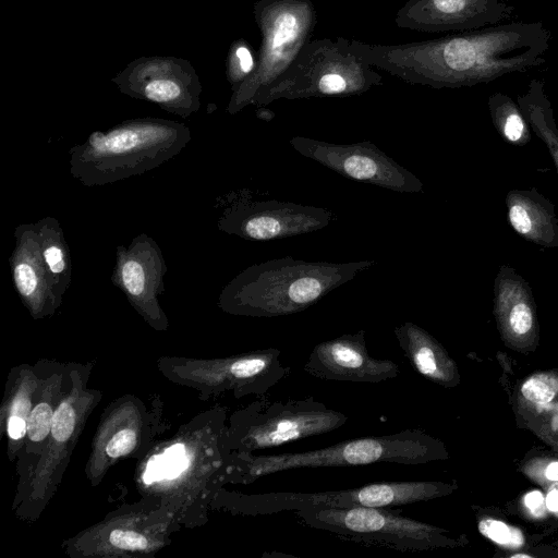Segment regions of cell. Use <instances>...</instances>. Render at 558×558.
Here are the masks:
<instances>
[{
  "label": "cell",
  "instance_id": "obj_14",
  "mask_svg": "<svg viewBox=\"0 0 558 558\" xmlns=\"http://www.w3.org/2000/svg\"><path fill=\"white\" fill-rule=\"evenodd\" d=\"M495 310L517 336L530 333L535 324L534 300L529 282L509 265H501L494 280Z\"/></svg>",
  "mask_w": 558,
  "mask_h": 558
},
{
  "label": "cell",
  "instance_id": "obj_22",
  "mask_svg": "<svg viewBox=\"0 0 558 558\" xmlns=\"http://www.w3.org/2000/svg\"><path fill=\"white\" fill-rule=\"evenodd\" d=\"M52 416L51 408L45 402L37 404L31 411L27 418V434L31 440L41 441L47 437L51 430Z\"/></svg>",
  "mask_w": 558,
  "mask_h": 558
},
{
  "label": "cell",
  "instance_id": "obj_19",
  "mask_svg": "<svg viewBox=\"0 0 558 558\" xmlns=\"http://www.w3.org/2000/svg\"><path fill=\"white\" fill-rule=\"evenodd\" d=\"M159 73L143 87L144 96L155 102L166 104L179 99L183 94L180 81L171 75Z\"/></svg>",
  "mask_w": 558,
  "mask_h": 558
},
{
  "label": "cell",
  "instance_id": "obj_3",
  "mask_svg": "<svg viewBox=\"0 0 558 558\" xmlns=\"http://www.w3.org/2000/svg\"><path fill=\"white\" fill-rule=\"evenodd\" d=\"M383 85L381 75L353 53L344 37L310 40L277 80L259 90L251 104L279 99L356 96Z\"/></svg>",
  "mask_w": 558,
  "mask_h": 558
},
{
  "label": "cell",
  "instance_id": "obj_17",
  "mask_svg": "<svg viewBox=\"0 0 558 558\" xmlns=\"http://www.w3.org/2000/svg\"><path fill=\"white\" fill-rule=\"evenodd\" d=\"M487 105L493 124L505 142L514 146L531 142V128L519 105L508 95L496 92L489 96Z\"/></svg>",
  "mask_w": 558,
  "mask_h": 558
},
{
  "label": "cell",
  "instance_id": "obj_11",
  "mask_svg": "<svg viewBox=\"0 0 558 558\" xmlns=\"http://www.w3.org/2000/svg\"><path fill=\"white\" fill-rule=\"evenodd\" d=\"M303 371L322 380L368 384H379L400 374L399 365L391 360L368 353L364 329L317 343Z\"/></svg>",
  "mask_w": 558,
  "mask_h": 558
},
{
  "label": "cell",
  "instance_id": "obj_18",
  "mask_svg": "<svg viewBox=\"0 0 558 558\" xmlns=\"http://www.w3.org/2000/svg\"><path fill=\"white\" fill-rule=\"evenodd\" d=\"M256 60L250 45L243 39L234 41L227 60V74L235 88L254 72Z\"/></svg>",
  "mask_w": 558,
  "mask_h": 558
},
{
  "label": "cell",
  "instance_id": "obj_29",
  "mask_svg": "<svg viewBox=\"0 0 558 558\" xmlns=\"http://www.w3.org/2000/svg\"><path fill=\"white\" fill-rule=\"evenodd\" d=\"M166 464H165V475L167 480H172L179 476L187 466L189 460L184 456L172 457L168 456L166 452Z\"/></svg>",
  "mask_w": 558,
  "mask_h": 558
},
{
  "label": "cell",
  "instance_id": "obj_8",
  "mask_svg": "<svg viewBox=\"0 0 558 558\" xmlns=\"http://www.w3.org/2000/svg\"><path fill=\"white\" fill-rule=\"evenodd\" d=\"M445 489V485L432 481L380 482L340 490L267 493L247 498V507L253 514H275L306 507L390 509L433 499Z\"/></svg>",
  "mask_w": 558,
  "mask_h": 558
},
{
  "label": "cell",
  "instance_id": "obj_26",
  "mask_svg": "<svg viewBox=\"0 0 558 558\" xmlns=\"http://www.w3.org/2000/svg\"><path fill=\"white\" fill-rule=\"evenodd\" d=\"M136 445L134 430L125 428L118 432L107 444L106 452L111 458L124 456L133 450Z\"/></svg>",
  "mask_w": 558,
  "mask_h": 558
},
{
  "label": "cell",
  "instance_id": "obj_4",
  "mask_svg": "<svg viewBox=\"0 0 558 558\" xmlns=\"http://www.w3.org/2000/svg\"><path fill=\"white\" fill-rule=\"evenodd\" d=\"M441 457L440 446L420 429L349 439L320 449L277 454L250 456L243 460L246 480L303 468H338L377 462L415 465Z\"/></svg>",
  "mask_w": 558,
  "mask_h": 558
},
{
  "label": "cell",
  "instance_id": "obj_32",
  "mask_svg": "<svg viewBox=\"0 0 558 558\" xmlns=\"http://www.w3.org/2000/svg\"><path fill=\"white\" fill-rule=\"evenodd\" d=\"M26 430H27V425H26L25 420L22 416H20L17 414H12L9 417L8 433L12 439L22 438L25 435Z\"/></svg>",
  "mask_w": 558,
  "mask_h": 558
},
{
  "label": "cell",
  "instance_id": "obj_1",
  "mask_svg": "<svg viewBox=\"0 0 558 558\" xmlns=\"http://www.w3.org/2000/svg\"><path fill=\"white\" fill-rule=\"evenodd\" d=\"M551 33L543 22H512L395 45L349 39L355 56L409 84L471 87L546 62Z\"/></svg>",
  "mask_w": 558,
  "mask_h": 558
},
{
  "label": "cell",
  "instance_id": "obj_13",
  "mask_svg": "<svg viewBox=\"0 0 558 558\" xmlns=\"http://www.w3.org/2000/svg\"><path fill=\"white\" fill-rule=\"evenodd\" d=\"M506 207L509 225L520 236L544 248L558 247L555 205L536 187L510 190Z\"/></svg>",
  "mask_w": 558,
  "mask_h": 558
},
{
  "label": "cell",
  "instance_id": "obj_30",
  "mask_svg": "<svg viewBox=\"0 0 558 558\" xmlns=\"http://www.w3.org/2000/svg\"><path fill=\"white\" fill-rule=\"evenodd\" d=\"M44 257L46 259V263L49 266V269L54 272L59 274L64 268V262H63V255L59 247L57 246H50L46 248L44 252Z\"/></svg>",
  "mask_w": 558,
  "mask_h": 558
},
{
  "label": "cell",
  "instance_id": "obj_15",
  "mask_svg": "<svg viewBox=\"0 0 558 558\" xmlns=\"http://www.w3.org/2000/svg\"><path fill=\"white\" fill-rule=\"evenodd\" d=\"M397 342L412 368L424 378L447 384L452 366L436 339L418 325L405 322L393 329Z\"/></svg>",
  "mask_w": 558,
  "mask_h": 558
},
{
  "label": "cell",
  "instance_id": "obj_21",
  "mask_svg": "<svg viewBox=\"0 0 558 558\" xmlns=\"http://www.w3.org/2000/svg\"><path fill=\"white\" fill-rule=\"evenodd\" d=\"M480 532L493 542L510 548L520 547L524 537L520 530L511 527L499 520L484 519L478 523Z\"/></svg>",
  "mask_w": 558,
  "mask_h": 558
},
{
  "label": "cell",
  "instance_id": "obj_12",
  "mask_svg": "<svg viewBox=\"0 0 558 558\" xmlns=\"http://www.w3.org/2000/svg\"><path fill=\"white\" fill-rule=\"evenodd\" d=\"M335 220L336 214L325 208L270 199L243 208L234 220V232L269 241L318 231Z\"/></svg>",
  "mask_w": 558,
  "mask_h": 558
},
{
  "label": "cell",
  "instance_id": "obj_9",
  "mask_svg": "<svg viewBox=\"0 0 558 558\" xmlns=\"http://www.w3.org/2000/svg\"><path fill=\"white\" fill-rule=\"evenodd\" d=\"M302 156L354 181L400 193L423 192V182L372 142L335 144L304 136L290 140Z\"/></svg>",
  "mask_w": 558,
  "mask_h": 558
},
{
  "label": "cell",
  "instance_id": "obj_24",
  "mask_svg": "<svg viewBox=\"0 0 558 558\" xmlns=\"http://www.w3.org/2000/svg\"><path fill=\"white\" fill-rule=\"evenodd\" d=\"M111 545L128 550H143L148 546V541L145 536L134 531L129 530H113L109 535Z\"/></svg>",
  "mask_w": 558,
  "mask_h": 558
},
{
  "label": "cell",
  "instance_id": "obj_36",
  "mask_svg": "<svg viewBox=\"0 0 558 558\" xmlns=\"http://www.w3.org/2000/svg\"><path fill=\"white\" fill-rule=\"evenodd\" d=\"M518 557H524V558H530V555H525V554H515L512 556V558H518Z\"/></svg>",
  "mask_w": 558,
  "mask_h": 558
},
{
  "label": "cell",
  "instance_id": "obj_10",
  "mask_svg": "<svg viewBox=\"0 0 558 558\" xmlns=\"http://www.w3.org/2000/svg\"><path fill=\"white\" fill-rule=\"evenodd\" d=\"M513 12L509 0H408L395 22L424 33L465 32L500 24Z\"/></svg>",
  "mask_w": 558,
  "mask_h": 558
},
{
  "label": "cell",
  "instance_id": "obj_7",
  "mask_svg": "<svg viewBox=\"0 0 558 558\" xmlns=\"http://www.w3.org/2000/svg\"><path fill=\"white\" fill-rule=\"evenodd\" d=\"M348 416L314 398L256 402L241 423L246 450L277 447L341 427Z\"/></svg>",
  "mask_w": 558,
  "mask_h": 558
},
{
  "label": "cell",
  "instance_id": "obj_28",
  "mask_svg": "<svg viewBox=\"0 0 558 558\" xmlns=\"http://www.w3.org/2000/svg\"><path fill=\"white\" fill-rule=\"evenodd\" d=\"M165 453L156 454L151 457L147 463L146 470L143 474V481L145 484H151L156 481L166 478L165 475Z\"/></svg>",
  "mask_w": 558,
  "mask_h": 558
},
{
  "label": "cell",
  "instance_id": "obj_35",
  "mask_svg": "<svg viewBox=\"0 0 558 558\" xmlns=\"http://www.w3.org/2000/svg\"><path fill=\"white\" fill-rule=\"evenodd\" d=\"M256 116L260 120L269 122V121H271L275 118V112L272 110H270V109L265 108V107H260V108L257 109Z\"/></svg>",
  "mask_w": 558,
  "mask_h": 558
},
{
  "label": "cell",
  "instance_id": "obj_25",
  "mask_svg": "<svg viewBox=\"0 0 558 558\" xmlns=\"http://www.w3.org/2000/svg\"><path fill=\"white\" fill-rule=\"evenodd\" d=\"M122 279L126 290L133 295H140L145 287V274L140 263L126 262L122 267Z\"/></svg>",
  "mask_w": 558,
  "mask_h": 558
},
{
  "label": "cell",
  "instance_id": "obj_20",
  "mask_svg": "<svg viewBox=\"0 0 558 558\" xmlns=\"http://www.w3.org/2000/svg\"><path fill=\"white\" fill-rule=\"evenodd\" d=\"M521 391L529 401L548 403L558 392V378L553 374L534 375L522 385Z\"/></svg>",
  "mask_w": 558,
  "mask_h": 558
},
{
  "label": "cell",
  "instance_id": "obj_34",
  "mask_svg": "<svg viewBox=\"0 0 558 558\" xmlns=\"http://www.w3.org/2000/svg\"><path fill=\"white\" fill-rule=\"evenodd\" d=\"M545 476L550 481H558V461L551 462L545 469Z\"/></svg>",
  "mask_w": 558,
  "mask_h": 558
},
{
  "label": "cell",
  "instance_id": "obj_31",
  "mask_svg": "<svg viewBox=\"0 0 558 558\" xmlns=\"http://www.w3.org/2000/svg\"><path fill=\"white\" fill-rule=\"evenodd\" d=\"M524 504L527 507V509L535 513L536 515H539V513L544 512V507H546L545 504V497L542 492L539 490H532L527 493L524 496Z\"/></svg>",
  "mask_w": 558,
  "mask_h": 558
},
{
  "label": "cell",
  "instance_id": "obj_6",
  "mask_svg": "<svg viewBox=\"0 0 558 558\" xmlns=\"http://www.w3.org/2000/svg\"><path fill=\"white\" fill-rule=\"evenodd\" d=\"M295 512L313 529L401 551L427 550L441 543L437 527L401 515L389 508L306 507Z\"/></svg>",
  "mask_w": 558,
  "mask_h": 558
},
{
  "label": "cell",
  "instance_id": "obj_16",
  "mask_svg": "<svg viewBox=\"0 0 558 558\" xmlns=\"http://www.w3.org/2000/svg\"><path fill=\"white\" fill-rule=\"evenodd\" d=\"M544 87V81L532 78L526 92L517 96V104L531 130L547 146L558 172V128Z\"/></svg>",
  "mask_w": 558,
  "mask_h": 558
},
{
  "label": "cell",
  "instance_id": "obj_23",
  "mask_svg": "<svg viewBox=\"0 0 558 558\" xmlns=\"http://www.w3.org/2000/svg\"><path fill=\"white\" fill-rule=\"evenodd\" d=\"M74 426V410L69 403L62 402L53 412L51 425L52 437L59 442L66 441L71 437Z\"/></svg>",
  "mask_w": 558,
  "mask_h": 558
},
{
  "label": "cell",
  "instance_id": "obj_5",
  "mask_svg": "<svg viewBox=\"0 0 558 558\" xmlns=\"http://www.w3.org/2000/svg\"><path fill=\"white\" fill-rule=\"evenodd\" d=\"M253 11L260 48L254 72L234 90L231 112L251 104L259 90L288 70L317 25L312 0H258Z\"/></svg>",
  "mask_w": 558,
  "mask_h": 558
},
{
  "label": "cell",
  "instance_id": "obj_2",
  "mask_svg": "<svg viewBox=\"0 0 558 558\" xmlns=\"http://www.w3.org/2000/svg\"><path fill=\"white\" fill-rule=\"evenodd\" d=\"M375 264L274 258L251 266L239 276L231 284L230 304L241 314L257 317L300 313Z\"/></svg>",
  "mask_w": 558,
  "mask_h": 558
},
{
  "label": "cell",
  "instance_id": "obj_27",
  "mask_svg": "<svg viewBox=\"0 0 558 558\" xmlns=\"http://www.w3.org/2000/svg\"><path fill=\"white\" fill-rule=\"evenodd\" d=\"M15 284L19 291L24 295L32 294L37 286L35 270L28 264H20L14 269Z\"/></svg>",
  "mask_w": 558,
  "mask_h": 558
},
{
  "label": "cell",
  "instance_id": "obj_33",
  "mask_svg": "<svg viewBox=\"0 0 558 558\" xmlns=\"http://www.w3.org/2000/svg\"><path fill=\"white\" fill-rule=\"evenodd\" d=\"M546 508L551 512H558V481L548 490L545 497Z\"/></svg>",
  "mask_w": 558,
  "mask_h": 558
}]
</instances>
